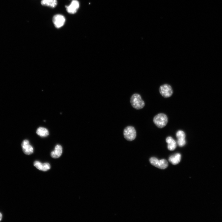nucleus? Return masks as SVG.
<instances>
[{
  "mask_svg": "<svg viewBox=\"0 0 222 222\" xmlns=\"http://www.w3.org/2000/svg\"><path fill=\"white\" fill-rule=\"evenodd\" d=\"M130 102L132 106L136 110H140L145 106V103L140 95L138 94H134L130 98Z\"/></svg>",
  "mask_w": 222,
  "mask_h": 222,
  "instance_id": "obj_1",
  "label": "nucleus"
},
{
  "mask_svg": "<svg viewBox=\"0 0 222 222\" xmlns=\"http://www.w3.org/2000/svg\"><path fill=\"white\" fill-rule=\"evenodd\" d=\"M168 119L167 116L163 113H160L156 115L154 119V122L158 128H162L168 123Z\"/></svg>",
  "mask_w": 222,
  "mask_h": 222,
  "instance_id": "obj_2",
  "label": "nucleus"
},
{
  "mask_svg": "<svg viewBox=\"0 0 222 222\" xmlns=\"http://www.w3.org/2000/svg\"><path fill=\"white\" fill-rule=\"evenodd\" d=\"M123 135L124 138L127 141H131L134 140L136 136V132L135 128L131 126L127 127L124 130Z\"/></svg>",
  "mask_w": 222,
  "mask_h": 222,
  "instance_id": "obj_3",
  "label": "nucleus"
},
{
  "mask_svg": "<svg viewBox=\"0 0 222 222\" xmlns=\"http://www.w3.org/2000/svg\"><path fill=\"white\" fill-rule=\"evenodd\" d=\"M150 161L152 165L161 169H165L168 166L167 161L165 159L159 160L155 157H152L150 159Z\"/></svg>",
  "mask_w": 222,
  "mask_h": 222,
  "instance_id": "obj_4",
  "label": "nucleus"
},
{
  "mask_svg": "<svg viewBox=\"0 0 222 222\" xmlns=\"http://www.w3.org/2000/svg\"><path fill=\"white\" fill-rule=\"evenodd\" d=\"M161 95L165 98L171 97L173 94V91L172 87L168 84H164L160 86L159 89Z\"/></svg>",
  "mask_w": 222,
  "mask_h": 222,
  "instance_id": "obj_5",
  "label": "nucleus"
},
{
  "mask_svg": "<svg viewBox=\"0 0 222 222\" xmlns=\"http://www.w3.org/2000/svg\"><path fill=\"white\" fill-rule=\"evenodd\" d=\"M53 21L55 26L56 28L59 29L64 25L65 19L63 15L57 14L53 17Z\"/></svg>",
  "mask_w": 222,
  "mask_h": 222,
  "instance_id": "obj_6",
  "label": "nucleus"
},
{
  "mask_svg": "<svg viewBox=\"0 0 222 222\" xmlns=\"http://www.w3.org/2000/svg\"><path fill=\"white\" fill-rule=\"evenodd\" d=\"M67 12L71 14H76L80 7V3L77 0H73L69 6H66Z\"/></svg>",
  "mask_w": 222,
  "mask_h": 222,
  "instance_id": "obj_7",
  "label": "nucleus"
},
{
  "mask_svg": "<svg viewBox=\"0 0 222 222\" xmlns=\"http://www.w3.org/2000/svg\"><path fill=\"white\" fill-rule=\"evenodd\" d=\"M21 146L23 152L25 154L30 155L33 153V148L30 144L28 140L27 139L24 140L22 143Z\"/></svg>",
  "mask_w": 222,
  "mask_h": 222,
  "instance_id": "obj_8",
  "label": "nucleus"
},
{
  "mask_svg": "<svg viewBox=\"0 0 222 222\" xmlns=\"http://www.w3.org/2000/svg\"><path fill=\"white\" fill-rule=\"evenodd\" d=\"M176 136L178 139V145L180 147L184 146L186 143L185 139L186 135L185 132L181 130L178 131L176 133Z\"/></svg>",
  "mask_w": 222,
  "mask_h": 222,
  "instance_id": "obj_9",
  "label": "nucleus"
},
{
  "mask_svg": "<svg viewBox=\"0 0 222 222\" xmlns=\"http://www.w3.org/2000/svg\"><path fill=\"white\" fill-rule=\"evenodd\" d=\"M34 166L37 169L43 171H46L51 168L50 165L49 163L42 164L38 161H36L34 162Z\"/></svg>",
  "mask_w": 222,
  "mask_h": 222,
  "instance_id": "obj_10",
  "label": "nucleus"
},
{
  "mask_svg": "<svg viewBox=\"0 0 222 222\" xmlns=\"http://www.w3.org/2000/svg\"><path fill=\"white\" fill-rule=\"evenodd\" d=\"M166 141L168 143V149L169 150L173 151L175 150L177 146L175 140L171 136H168L166 138Z\"/></svg>",
  "mask_w": 222,
  "mask_h": 222,
  "instance_id": "obj_11",
  "label": "nucleus"
},
{
  "mask_svg": "<svg viewBox=\"0 0 222 222\" xmlns=\"http://www.w3.org/2000/svg\"><path fill=\"white\" fill-rule=\"evenodd\" d=\"M62 153V146L59 144H57L55 146L54 150L51 153V156L53 158H57L61 156Z\"/></svg>",
  "mask_w": 222,
  "mask_h": 222,
  "instance_id": "obj_12",
  "label": "nucleus"
},
{
  "mask_svg": "<svg viewBox=\"0 0 222 222\" xmlns=\"http://www.w3.org/2000/svg\"><path fill=\"white\" fill-rule=\"evenodd\" d=\"M181 159V154L177 153L170 156L169 158V161L173 165H176L180 162Z\"/></svg>",
  "mask_w": 222,
  "mask_h": 222,
  "instance_id": "obj_13",
  "label": "nucleus"
},
{
  "mask_svg": "<svg viewBox=\"0 0 222 222\" xmlns=\"http://www.w3.org/2000/svg\"><path fill=\"white\" fill-rule=\"evenodd\" d=\"M57 0H42L41 4L42 6L49 7L52 8H55L57 5Z\"/></svg>",
  "mask_w": 222,
  "mask_h": 222,
  "instance_id": "obj_14",
  "label": "nucleus"
},
{
  "mask_svg": "<svg viewBox=\"0 0 222 222\" xmlns=\"http://www.w3.org/2000/svg\"><path fill=\"white\" fill-rule=\"evenodd\" d=\"M37 134L40 136L45 137L49 135V131L47 129L43 127H39L37 130Z\"/></svg>",
  "mask_w": 222,
  "mask_h": 222,
  "instance_id": "obj_15",
  "label": "nucleus"
},
{
  "mask_svg": "<svg viewBox=\"0 0 222 222\" xmlns=\"http://www.w3.org/2000/svg\"><path fill=\"white\" fill-rule=\"evenodd\" d=\"M2 218V214L0 212V221H1Z\"/></svg>",
  "mask_w": 222,
  "mask_h": 222,
  "instance_id": "obj_16",
  "label": "nucleus"
}]
</instances>
